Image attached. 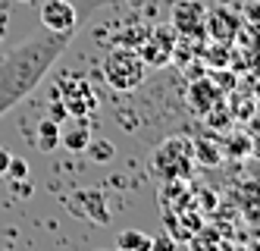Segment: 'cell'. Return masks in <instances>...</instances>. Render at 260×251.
<instances>
[{
    "mask_svg": "<svg viewBox=\"0 0 260 251\" xmlns=\"http://www.w3.org/2000/svg\"><path fill=\"white\" fill-rule=\"evenodd\" d=\"M50 120H53V123H60V126L69 120V110H66V104H63L60 98H53V104H50Z\"/></svg>",
    "mask_w": 260,
    "mask_h": 251,
    "instance_id": "cell-21",
    "label": "cell"
},
{
    "mask_svg": "<svg viewBox=\"0 0 260 251\" xmlns=\"http://www.w3.org/2000/svg\"><path fill=\"white\" fill-rule=\"evenodd\" d=\"M116 251H125V248H116Z\"/></svg>",
    "mask_w": 260,
    "mask_h": 251,
    "instance_id": "cell-27",
    "label": "cell"
},
{
    "mask_svg": "<svg viewBox=\"0 0 260 251\" xmlns=\"http://www.w3.org/2000/svg\"><path fill=\"white\" fill-rule=\"evenodd\" d=\"M238 16H232L226 7H216V10H207V16H204V35H210L213 41L219 44H229L232 38L238 35Z\"/></svg>",
    "mask_w": 260,
    "mask_h": 251,
    "instance_id": "cell-8",
    "label": "cell"
},
{
    "mask_svg": "<svg viewBox=\"0 0 260 251\" xmlns=\"http://www.w3.org/2000/svg\"><path fill=\"white\" fill-rule=\"evenodd\" d=\"M22 4H25V0H22Z\"/></svg>",
    "mask_w": 260,
    "mask_h": 251,
    "instance_id": "cell-29",
    "label": "cell"
},
{
    "mask_svg": "<svg viewBox=\"0 0 260 251\" xmlns=\"http://www.w3.org/2000/svg\"><path fill=\"white\" fill-rule=\"evenodd\" d=\"M91 142V129L85 123V117H72V126L60 132V145L66 151H85Z\"/></svg>",
    "mask_w": 260,
    "mask_h": 251,
    "instance_id": "cell-10",
    "label": "cell"
},
{
    "mask_svg": "<svg viewBox=\"0 0 260 251\" xmlns=\"http://www.w3.org/2000/svg\"><path fill=\"white\" fill-rule=\"evenodd\" d=\"M216 101H219V88L213 82H207V79H198L191 85V91H188V107L198 110V113H207Z\"/></svg>",
    "mask_w": 260,
    "mask_h": 251,
    "instance_id": "cell-9",
    "label": "cell"
},
{
    "mask_svg": "<svg viewBox=\"0 0 260 251\" xmlns=\"http://www.w3.org/2000/svg\"><path fill=\"white\" fill-rule=\"evenodd\" d=\"M201 198H204V207H213V201H216L213 191H201Z\"/></svg>",
    "mask_w": 260,
    "mask_h": 251,
    "instance_id": "cell-24",
    "label": "cell"
},
{
    "mask_svg": "<svg viewBox=\"0 0 260 251\" xmlns=\"http://www.w3.org/2000/svg\"><path fill=\"white\" fill-rule=\"evenodd\" d=\"M119 248H125V251H151V236L138 233V229H125V233H119Z\"/></svg>",
    "mask_w": 260,
    "mask_h": 251,
    "instance_id": "cell-15",
    "label": "cell"
},
{
    "mask_svg": "<svg viewBox=\"0 0 260 251\" xmlns=\"http://www.w3.org/2000/svg\"><path fill=\"white\" fill-rule=\"evenodd\" d=\"M13 191H16V195H22V198H28V195H31V185H28L25 179H19V182L13 185Z\"/></svg>",
    "mask_w": 260,
    "mask_h": 251,
    "instance_id": "cell-22",
    "label": "cell"
},
{
    "mask_svg": "<svg viewBox=\"0 0 260 251\" xmlns=\"http://www.w3.org/2000/svg\"><path fill=\"white\" fill-rule=\"evenodd\" d=\"M104 201L107 198L101 195V191H94V188H82L72 198H66V204H69L72 214H79L85 220H94V223H110V210H107Z\"/></svg>",
    "mask_w": 260,
    "mask_h": 251,
    "instance_id": "cell-7",
    "label": "cell"
},
{
    "mask_svg": "<svg viewBox=\"0 0 260 251\" xmlns=\"http://www.w3.org/2000/svg\"><path fill=\"white\" fill-rule=\"evenodd\" d=\"M38 145H41V151H53L60 145V123H53L50 117L47 120H41L38 123Z\"/></svg>",
    "mask_w": 260,
    "mask_h": 251,
    "instance_id": "cell-13",
    "label": "cell"
},
{
    "mask_svg": "<svg viewBox=\"0 0 260 251\" xmlns=\"http://www.w3.org/2000/svg\"><path fill=\"white\" fill-rule=\"evenodd\" d=\"M69 41L72 32H41L4 57V63H0V117L10 113L16 104H22L44 82V75L60 60Z\"/></svg>",
    "mask_w": 260,
    "mask_h": 251,
    "instance_id": "cell-1",
    "label": "cell"
},
{
    "mask_svg": "<svg viewBox=\"0 0 260 251\" xmlns=\"http://www.w3.org/2000/svg\"><path fill=\"white\" fill-rule=\"evenodd\" d=\"M7 176L13 179V182H19V179H28V163L19 157V160H13L10 157V166H7Z\"/></svg>",
    "mask_w": 260,
    "mask_h": 251,
    "instance_id": "cell-18",
    "label": "cell"
},
{
    "mask_svg": "<svg viewBox=\"0 0 260 251\" xmlns=\"http://www.w3.org/2000/svg\"><path fill=\"white\" fill-rule=\"evenodd\" d=\"M7 166H10V151L0 148V176H7Z\"/></svg>",
    "mask_w": 260,
    "mask_h": 251,
    "instance_id": "cell-23",
    "label": "cell"
},
{
    "mask_svg": "<svg viewBox=\"0 0 260 251\" xmlns=\"http://www.w3.org/2000/svg\"><path fill=\"white\" fill-rule=\"evenodd\" d=\"M98 251H107V248H98Z\"/></svg>",
    "mask_w": 260,
    "mask_h": 251,
    "instance_id": "cell-26",
    "label": "cell"
},
{
    "mask_svg": "<svg viewBox=\"0 0 260 251\" xmlns=\"http://www.w3.org/2000/svg\"><path fill=\"white\" fill-rule=\"evenodd\" d=\"M104 79L116 91H135L144 82V63L135 47H113L104 57Z\"/></svg>",
    "mask_w": 260,
    "mask_h": 251,
    "instance_id": "cell-3",
    "label": "cell"
},
{
    "mask_svg": "<svg viewBox=\"0 0 260 251\" xmlns=\"http://www.w3.org/2000/svg\"><path fill=\"white\" fill-rule=\"evenodd\" d=\"M188 245H191V251H219V242L216 239H207V236H191L188 239Z\"/></svg>",
    "mask_w": 260,
    "mask_h": 251,
    "instance_id": "cell-19",
    "label": "cell"
},
{
    "mask_svg": "<svg viewBox=\"0 0 260 251\" xmlns=\"http://www.w3.org/2000/svg\"><path fill=\"white\" fill-rule=\"evenodd\" d=\"M76 7L69 0H44L41 4V25L44 32H76Z\"/></svg>",
    "mask_w": 260,
    "mask_h": 251,
    "instance_id": "cell-6",
    "label": "cell"
},
{
    "mask_svg": "<svg viewBox=\"0 0 260 251\" xmlns=\"http://www.w3.org/2000/svg\"><path fill=\"white\" fill-rule=\"evenodd\" d=\"M53 98H60L69 110V117H85L91 110H98V94L94 88L88 85V79H82V75H69V79H63L57 88H53Z\"/></svg>",
    "mask_w": 260,
    "mask_h": 251,
    "instance_id": "cell-4",
    "label": "cell"
},
{
    "mask_svg": "<svg viewBox=\"0 0 260 251\" xmlns=\"http://www.w3.org/2000/svg\"><path fill=\"white\" fill-rule=\"evenodd\" d=\"M222 154H229V157H248V154H251V142L245 138V135H235Z\"/></svg>",
    "mask_w": 260,
    "mask_h": 251,
    "instance_id": "cell-17",
    "label": "cell"
},
{
    "mask_svg": "<svg viewBox=\"0 0 260 251\" xmlns=\"http://www.w3.org/2000/svg\"><path fill=\"white\" fill-rule=\"evenodd\" d=\"M191 163H194V154H191V138L188 135H170L157 151H154V173L166 182H185L191 176Z\"/></svg>",
    "mask_w": 260,
    "mask_h": 251,
    "instance_id": "cell-2",
    "label": "cell"
},
{
    "mask_svg": "<svg viewBox=\"0 0 260 251\" xmlns=\"http://www.w3.org/2000/svg\"><path fill=\"white\" fill-rule=\"evenodd\" d=\"M201 57H204V63H210L213 69H222L229 63V44H219V41H213L207 50H198Z\"/></svg>",
    "mask_w": 260,
    "mask_h": 251,
    "instance_id": "cell-16",
    "label": "cell"
},
{
    "mask_svg": "<svg viewBox=\"0 0 260 251\" xmlns=\"http://www.w3.org/2000/svg\"><path fill=\"white\" fill-rule=\"evenodd\" d=\"M204 16H207V7L201 0H179L173 7V32L182 38H201L204 35Z\"/></svg>",
    "mask_w": 260,
    "mask_h": 251,
    "instance_id": "cell-5",
    "label": "cell"
},
{
    "mask_svg": "<svg viewBox=\"0 0 260 251\" xmlns=\"http://www.w3.org/2000/svg\"><path fill=\"white\" fill-rule=\"evenodd\" d=\"M7 251H13V248H7Z\"/></svg>",
    "mask_w": 260,
    "mask_h": 251,
    "instance_id": "cell-28",
    "label": "cell"
},
{
    "mask_svg": "<svg viewBox=\"0 0 260 251\" xmlns=\"http://www.w3.org/2000/svg\"><path fill=\"white\" fill-rule=\"evenodd\" d=\"M135 53L141 57V63H144V66H166V63L173 60V50H170V47H163L160 41H154L151 35H144V41L138 44Z\"/></svg>",
    "mask_w": 260,
    "mask_h": 251,
    "instance_id": "cell-11",
    "label": "cell"
},
{
    "mask_svg": "<svg viewBox=\"0 0 260 251\" xmlns=\"http://www.w3.org/2000/svg\"><path fill=\"white\" fill-rule=\"evenodd\" d=\"M191 154H194V160L201 163V166H219L222 163V148L216 145V142H207V138H194L191 142Z\"/></svg>",
    "mask_w": 260,
    "mask_h": 251,
    "instance_id": "cell-12",
    "label": "cell"
},
{
    "mask_svg": "<svg viewBox=\"0 0 260 251\" xmlns=\"http://www.w3.org/2000/svg\"><path fill=\"white\" fill-rule=\"evenodd\" d=\"M128 4H138V0H128Z\"/></svg>",
    "mask_w": 260,
    "mask_h": 251,
    "instance_id": "cell-25",
    "label": "cell"
},
{
    "mask_svg": "<svg viewBox=\"0 0 260 251\" xmlns=\"http://www.w3.org/2000/svg\"><path fill=\"white\" fill-rule=\"evenodd\" d=\"M151 251H176V239L170 233H160L151 239Z\"/></svg>",
    "mask_w": 260,
    "mask_h": 251,
    "instance_id": "cell-20",
    "label": "cell"
},
{
    "mask_svg": "<svg viewBox=\"0 0 260 251\" xmlns=\"http://www.w3.org/2000/svg\"><path fill=\"white\" fill-rule=\"evenodd\" d=\"M85 154L94 163H110V160H113V154H116V148H113V142H107V138H98V142L91 138L88 148H85Z\"/></svg>",
    "mask_w": 260,
    "mask_h": 251,
    "instance_id": "cell-14",
    "label": "cell"
}]
</instances>
